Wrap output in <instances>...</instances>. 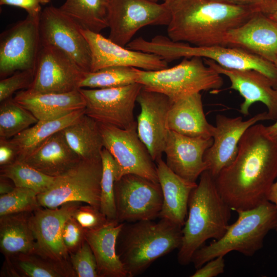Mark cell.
<instances>
[{"instance_id": "cell-1", "label": "cell", "mask_w": 277, "mask_h": 277, "mask_svg": "<svg viewBox=\"0 0 277 277\" xmlns=\"http://www.w3.org/2000/svg\"><path fill=\"white\" fill-rule=\"evenodd\" d=\"M277 178V139L266 126L255 124L242 135L234 161L214 179L231 210L250 209L268 200Z\"/></svg>"}, {"instance_id": "cell-2", "label": "cell", "mask_w": 277, "mask_h": 277, "mask_svg": "<svg viewBox=\"0 0 277 277\" xmlns=\"http://www.w3.org/2000/svg\"><path fill=\"white\" fill-rule=\"evenodd\" d=\"M169 5L168 37L195 46H225V37L256 11L222 0H174Z\"/></svg>"}, {"instance_id": "cell-3", "label": "cell", "mask_w": 277, "mask_h": 277, "mask_svg": "<svg viewBox=\"0 0 277 277\" xmlns=\"http://www.w3.org/2000/svg\"><path fill=\"white\" fill-rule=\"evenodd\" d=\"M188 201V214L182 227V240L177 261L182 265L191 262L194 252L208 240L220 239L226 231L232 210L217 190L208 170L200 175Z\"/></svg>"}, {"instance_id": "cell-4", "label": "cell", "mask_w": 277, "mask_h": 277, "mask_svg": "<svg viewBox=\"0 0 277 277\" xmlns=\"http://www.w3.org/2000/svg\"><path fill=\"white\" fill-rule=\"evenodd\" d=\"M182 227L164 218L123 223L116 250L128 277L142 274L156 260L179 249Z\"/></svg>"}, {"instance_id": "cell-5", "label": "cell", "mask_w": 277, "mask_h": 277, "mask_svg": "<svg viewBox=\"0 0 277 277\" xmlns=\"http://www.w3.org/2000/svg\"><path fill=\"white\" fill-rule=\"evenodd\" d=\"M236 212L237 220L228 226L220 239L202 246L194 252L191 263L196 269L209 260L231 251L253 255L263 247L268 232L277 227V208L269 201L252 209Z\"/></svg>"}, {"instance_id": "cell-6", "label": "cell", "mask_w": 277, "mask_h": 277, "mask_svg": "<svg viewBox=\"0 0 277 277\" xmlns=\"http://www.w3.org/2000/svg\"><path fill=\"white\" fill-rule=\"evenodd\" d=\"M140 47L142 51L156 54L167 62L197 56L212 60L226 68L255 70L269 78L277 88V69L274 63L242 49L222 45L191 46L163 35L155 36L150 41L142 40Z\"/></svg>"}, {"instance_id": "cell-7", "label": "cell", "mask_w": 277, "mask_h": 277, "mask_svg": "<svg viewBox=\"0 0 277 277\" xmlns=\"http://www.w3.org/2000/svg\"><path fill=\"white\" fill-rule=\"evenodd\" d=\"M137 73L136 83L164 94L172 102L201 91L218 90L223 84L221 74L197 56L184 57L178 65L159 70L137 68Z\"/></svg>"}, {"instance_id": "cell-8", "label": "cell", "mask_w": 277, "mask_h": 277, "mask_svg": "<svg viewBox=\"0 0 277 277\" xmlns=\"http://www.w3.org/2000/svg\"><path fill=\"white\" fill-rule=\"evenodd\" d=\"M102 159L80 160L37 195L41 206L55 208L69 202H84L100 208Z\"/></svg>"}, {"instance_id": "cell-9", "label": "cell", "mask_w": 277, "mask_h": 277, "mask_svg": "<svg viewBox=\"0 0 277 277\" xmlns=\"http://www.w3.org/2000/svg\"><path fill=\"white\" fill-rule=\"evenodd\" d=\"M143 86L137 83L110 88H81L85 114L100 124L128 129L137 127L134 109Z\"/></svg>"}, {"instance_id": "cell-10", "label": "cell", "mask_w": 277, "mask_h": 277, "mask_svg": "<svg viewBox=\"0 0 277 277\" xmlns=\"http://www.w3.org/2000/svg\"><path fill=\"white\" fill-rule=\"evenodd\" d=\"M99 124L104 147L114 159L117 180L132 174L159 183L156 165L147 148L140 138L137 127L128 129Z\"/></svg>"}, {"instance_id": "cell-11", "label": "cell", "mask_w": 277, "mask_h": 277, "mask_svg": "<svg viewBox=\"0 0 277 277\" xmlns=\"http://www.w3.org/2000/svg\"><path fill=\"white\" fill-rule=\"evenodd\" d=\"M171 18L169 5L148 0H110L108 38L126 47L135 34L148 25H168Z\"/></svg>"}, {"instance_id": "cell-12", "label": "cell", "mask_w": 277, "mask_h": 277, "mask_svg": "<svg viewBox=\"0 0 277 277\" xmlns=\"http://www.w3.org/2000/svg\"><path fill=\"white\" fill-rule=\"evenodd\" d=\"M114 200L116 221L132 223L159 217L163 197L159 183L129 174L115 181Z\"/></svg>"}, {"instance_id": "cell-13", "label": "cell", "mask_w": 277, "mask_h": 277, "mask_svg": "<svg viewBox=\"0 0 277 277\" xmlns=\"http://www.w3.org/2000/svg\"><path fill=\"white\" fill-rule=\"evenodd\" d=\"M39 18L27 15L1 34V78L18 71L35 70L41 47Z\"/></svg>"}, {"instance_id": "cell-14", "label": "cell", "mask_w": 277, "mask_h": 277, "mask_svg": "<svg viewBox=\"0 0 277 277\" xmlns=\"http://www.w3.org/2000/svg\"><path fill=\"white\" fill-rule=\"evenodd\" d=\"M82 28L59 8L50 5L42 10L39 18L41 45L61 50L88 72L91 71V51Z\"/></svg>"}, {"instance_id": "cell-15", "label": "cell", "mask_w": 277, "mask_h": 277, "mask_svg": "<svg viewBox=\"0 0 277 277\" xmlns=\"http://www.w3.org/2000/svg\"><path fill=\"white\" fill-rule=\"evenodd\" d=\"M86 72L61 50L41 45L34 79L26 90L32 93L77 90Z\"/></svg>"}, {"instance_id": "cell-16", "label": "cell", "mask_w": 277, "mask_h": 277, "mask_svg": "<svg viewBox=\"0 0 277 277\" xmlns=\"http://www.w3.org/2000/svg\"><path fill=\"white\" fill-rule=\"evenodd\" d=\"M270 120L267 112L243 120L242 116L230 117L217 114L212 134L213 143L207 149L204 160L207 170L215 179L236 156L240 141L245 132L258 122Z\"/></svg>"}, {"instance_id": "cell-17", "label": "cell", "mask_w": 277, "mask_h": 277, "mask_svg": "<svg viewBox=\"0 0 277 277\" xmlns=\"http://www.w3.org/2000/svg\"><path fill=\"white\" fill-rule=\"evenodd\" d=\"M137 102L141 112L137 116V132L153 160L162 159L168 131L167 120L172 102L164 94L142 88Z\"/></svg>"}, {"instance_id": "cell-18", "label": "cell", "mask_w": 277, "mask_h": 277, "mask_svg": "<svg viewBox=\"0 0 277 277\" xmlns=\"http://www.w3.org/2000/svg\"><path fill=\"white\" fill-rule=\"evenodd\" d=\"M81 31L90 47L91 71L110 66L131 67L148 71L168 68V62L156 54L128 49L100 33L83 28Z\"/></svg>"}, {"instance_id": "cell-19", "label": "cell", "mask_w": 277, "mask_h": 277, "mask_svg": "<svg viewBox=\"0 0 277 277\" xmlns=\"http://www.w3.org/2000/svg\"><path fill=\"white\" fill-rule=\"evenodd\" d=\"M82 204L69 202L55 208L41 207L32 213L30 223L35 239V252L57 261L69 260L62 240V229L65 221Z\"/></svg>"}, {"instance_id": "cell-20", "label": "cell", "mask_w": 277, "mask_h": 277, "mask_svg": "<svg viewBox=\"0 0 277 277\" xmlns=\"http://www.w3.org/2000/svg\"><path fill=\"white\" fill-rule=\"evenodd\" d=\"M203 59L207 66L226 76L231 82L229 88L237 91L243 96L244 100L240 110L242 114L248 115L251 106L261 102L267 107L269 119H277V88L269 78L255 70L226 68L212 60Z\"/></svg>"}, {"instance_id": "cell-21", "label": "cell", "mask_w": 277, "mask_h": 277, "mask_svg": "<svg viewBox=\"0 0 277 277\" xmlns=\"http://www.w3.org/2000/svg\"><path fill=\"white\" fill-rule=\"evenodd\" d=\"M212 143V137H192L168 130L164 151L165 163L180 176L196 182L207 170L204 156Z\"/></svg>"}, {"instance_id": "cell-22", "label": "cell", "mask_w": 277, "mask_h": 277, "mask_svg": "<svg viewBox=\"0 0 277 277\" xmlns=\"http://www.w3.org/2000/svg\"><path fill=\"white\" fill-rule=\"evenodd\" d=\"M225 46L242 49L274 63L277 58V23L261 12L230 30Z\"/></svg>"}, {"instance_id": "cell-23", "label": "cell", "mask_w": 277, "mask_h": 277, "mask_svg": "<svg viewBox=\"0 0 277 277\" xmlns=\"http://www.w3.org/2000/svg\"><path fill=\"white\" fill-rule=\"evenodd\" d=\"M156 163L163 197L159 217L167 219L183 227L187 216L189 199L197 184L175 173L162 159Z\"/></svg>"}, {"instance_id": "cell-24", "label": "cell", "mask_w": 277, "mask_h": 277, "mask_svg": "<svg viewBox=\"0 0 277 277\" xmlns=\"http://www.w3.org/2000/svg\"><path fill=\"white\" fill-rule=\"evenodd\" d=\"M123 225L116 220L109 221L99 228L85 229V240L95 258L99 277H128L116 250Z\"/></svg>"}, {"instance_id": "cell-25", "label": "cell", "mask_w": 277, "mask_h": 277, "mask_svg": "<svg viewBox=\"0 0 277 277\" xmlns=\"http://www.w3.org/2000/svg\"><path fill=\"white\" fill-rule=\"evenodd\" d=\"M13 98L38 121L58 118L86 107L85 98L80 90L45 93H32L25 90L18 92Z\"/></svg>"}, {"instance_id": "cell-26", "label": "cell", "mask_w": 277, "mask_h": 277, "mask_svg": "<svg viewBox=\"0 0 277 277\" xmlns=\"http://www.w3.org/2000/svg\"><path fill=\"white\" fill-rule=\"evenodd\" d=\"M167 126L169 130L192 137H212L214 129L206 120L200 92L172 102Z\"/></svg>"}, {"instance_id": "cell-27", "label": "cell", "mask_w": 277, "mask_h": 277, "mask_svg": "<svg viewBox=\"0 0 277 277\" xmlns=\"http://www.w3.org/2000/svg\"><path fill=\"white\" fill-rule=\"evenodd\" d=\"M80 160L68 144L61 130L47 138L21 161L47 175L55 177Z\"/></svg>"}, {"instance_id": "cell-28", "label": "cell", "mask_w": 277, "mask_h": 277, "mask_svg": "<svg viewBox=\"0 0 277 277\" xmlns=\"http://www.w3.org/2000/svg\"><path fill=\"white\" fill-rule=\"evenodd\" d=\"M1 276L75 277L70 260L57 261L35 251L5 256Z\"/></svg>"}, {"instance_id": "cell-29", "label": "cell", "mask_w": 277, "mask_h": 277, "mask_svg": "<svg viewBox=\"0 0 277 277\" xmlns=\"http://www.w3.org/2000/svg\"><path fill=\"white\" fill-rule=\"evenodd\" d=\"M32 212L0 216V249L5 257L35 251L36 242L30 223Z\"/></svg>"}, {"instance_id": "cell-30", "label": "cell", "mask_w": 277, "mask_h": 277, "mask_svg": "<svg viewBox=\"0 0 277 277\" xmlns=\"http://www.w3.org/2000/svg\"><path fill=\"white\" fill-rule=\"evenodd\" d=\"M62 132L81 160H100L104 148L99 124L85 113Z\"/></svg>"}, {"instance_id": "cell-31", "label": "cell", "mask_w": 277, "mask_h": 277, "mask_svg": "<svg viewBox=\"0 0 277 277\" xmlns=\"http://www.w3.org/2000/svg\"><path fill=\"white\" fill-rule=\"evenodd\" d=\"M85 113V109H82L58 118L38 121L10 138L17 151V160H24L47 138L73 123Z\"/></svg>"}, {"instance_id": "cell-32", "label": "cell", "mask_w": 277, "mask_h": 277, "mask_svg": "<svg viewBox=\"0 0 277 277\" xmlns=\"http://www.w3.org/2000/svg\"><path fill=\"white\" fill-rule=\"evenodd\" d=\"M110 0H66L59 8L83 28L100 33L108 28Z\"/></svg>"}, {"instance_id": "cell-33", "label": "cell", "mask_w": 277, "mask_h": 277, "mask_svg": "<svg viewBox=\"0 0 277 277\" xmlns=\"http://www.w3.org/2000/svg\"><path fill=\"white\" fill-rule=\"evenodd\" d=\"M0 176L10 179L15 187L32 189L38 194L46 191L55 180L54 177L47 175L19 160L1 166Z\"/></svg>"}, {"instance_id": "cell-34", "label": "cell", "mask_w": 277, "mask_h": 277, "mask_svg": "<svg viewBox=\"0 0 277 277\" xmlns=\"http://www.w3.org/2000/svg\"><path fill=\"white\" fill-rule=\"evenodd\" d=\"M1 103L0 138L10 139L38 121L14 98Z\"/></svg>"}, {"instance_id": "cell-35", "label": "cell", "mask_w": 277, "mask_h": 277, "mask_svg": "<svg viewBox=\"0 0 277 277\" xmlns=\"http://www.w3.org/2000/svg\"><path fill=\"white\" fill-rule=\"evenodd\" d=\"M137 69L131 67L110 66L86 72L80 84V89L110 88L136 83Z\"/></svg>"}, {"instance_id": "cell-36", "label": "cell", "mask_w": 277, "mask_h": 277, "mask_svg": "<svg viewBox=\"0 0 277 277\" xmlns=\"http://www.w3.org/2000/svg\"><path fill=\"white\" fill-rule=\"evenodd\" d=\"M101 158L102 174L100 209L109 221H114L116 220L114 184L117 180V167L113 156L104 147Z\"/></svg>"}, {"instance_id": "cell-37", "label": "cell", "mask_w": 277, "mask_h": 277, "mask_svg": "<svg viewBox=\"0 0 277 277\" xmlns=\"http://www.w3.org/2000/svg\"><path fill=\"white\" fill-rule=\"evenodd\" d=\"M38 194L24 187L15 188L10 192L0 196V216L21 212H34L42 207Z\"/></svg>"}, {"instance_id": "cell-38", "label": "cell", "mask_w": 277, "mask_h": 277, "mask_svg": "<svg viewBox=\"0 0 277 277\" xmlns=\"http://www.w3.org/2000/svg\"><path fill=\"white\" fill-rule=\"evenodd\" d=\"M69 255L75 277H99L95 258L86 240L75 252Z\"/></svg>"}, {"instance_id": "cell-39", "label": "cell", "mask_w": 277, "mask_h": 277, "mask_svg": "<svg viewBox=\"0 0 277 277\" xmlns=\"http://www.w3.org/2000/svg\"><path fill=\"white\" fill-rule=\"evenodd\" d=\"M33 69L18 71L0 81L1 102L12 97L16 91L27 89L32 84L35 74Z\"/></svg>"}, {"instance_id": "cell-40", "label": "cell", "mask_w": 277, "mask_h": 277, "mask_svg": "<svg viewBox=\"0 0 277 277\" xmlns=\"http://www.w3.org/2000/svg\"><path fill=\"white\" fill-rule=\"evenodd\" d=\"M72 216L84 229L87 230L99 228L109 221L100 208L89 204L81 205L75 210Z\"/></svg>"}, {"instance_id": "cell-41", "label": "cell", "mask_w": 277, "mask_h": 277, "mask_svg": "<svg viewBox=\"0 0 277 277\" xmlns=\"http://www.w3.org/2000/svg\"><path fill=\"white\" fill-rule=\"evenodd\" d=\"M62 237L69 253H73L85 240V229L71 215L64 224Z\"/></svg>"}, {"instance_id": "cell-42", "label": "cell", "mask_w": 277, "mask_h": 277, "mask_svg": "<svg viewBox=\"0 0 277 277\" xmlns=\"http://www.w3.org/2000/svg\"><path fill=\"white\" fill-rule=\"evenodd\" d=\"M225 267L223 256H219L206 262L197 269L191 277H215L224 272Z\"/></svg>"}, {"instance_id": "cell-43", "label": "cell", "mask_w": 277, "mask_h": 277, "mask_svg": "<svg viewBox=\"0 0 277 277\" xmlns=\"http://www.w3.org/2000/svg\"><path fill=\"white\" fill-rule=\"evenodd\" d=\"M51 0H0L1 5H8L24 9L27 15L39 16L42 11L41 5L49 3Z\"/></svg>"}, {"instance_id": "cell-44", "label": "cell", "mask_w": 277, "mask_h": 277, "mask_svg": "<svg viewBox=\"0 0 277 277\" xmlns=\"http://www.w3.org/2000/svg\"><path fill=\"white\" fill-rule=\"evenodd\" d=\"M17 151L10 139L0 138V166L10 164L17 160Z\"/></svg>"}, {"instance_id": "cell-45", "label": "cell", "mask_w": 277, "mask_h": 277, "mask_svg": "<svg viewBox=\"0 0 277 277\" xmlns=\"http://www.w3.org/2000/svg\"><path fill=\"white\" fill-rule=\"evenodd\" d=\"M243 5L253 8L257 12L265 14L270 12L277 5V0H222Z\"/></svg>"}, {"instance_id": "cell-46", "label": "cell", "mask_w": 277, "mask_h": 277, "mask_svg": "<svg viewBox=\"0 0 277 277\" xmlns=\"http://www.w3.org/2000/svg\"><path fill=\"white\" fill-rule=\"evenodd\" d=\"M15 188L12 181L9 178L0 176V194L4 195L12 191Z\"/></svg>"}, {"instance_id": "cell-47", "label": "cell", "mask_w": 277, "mask_h": 277, "mask_svg": "<svg viewBox=\"0 0 277 277\" xmlns=\"http://www.w3.org/2000/svg\"><path fill=\"white\" fill-rule=\"evenodd\" d=\"M268 200L273 203L277 208V181L273 183L270 189ZM275 230L277 231V227Z\"/></svg>"}, {"instance_id": "cell-48", "label": "cell", "mask_w": 277, "mask_h": 277, "mask_svg": "<svg viewBox=\"0 0 277 277\" xmlns=\"http://www.w3.org/2000/svg\"><path fill=\"white\" fill-rule=\"evenodd\" d=\"M266 128L268 132L275 138L277 139V119L276 122L268 126H266Z\"/></svg>"}, {"instance_id": "cell-49", "label": "cell", "mask_w": 277, "mask_h": 277, "mask_svg": "<svg viewBox=\"0 0 277 277\" xmlns=\"http://www.w3.org/2000/svg\"><path fill=\"white\" fill-rule=\"evenodd\" d=\"M266 15L277 23V5L270 12Z\"/></svg>"}, {"instance_id": "cell-50", "label": "cell", "mask_w": 277, "mask_h": 277, "mask_svg": "<svg viewBox=\"0 0 277 277\" xmlns=\"http://www.w3.org/2000/svg\"><path fill=\"white\" fill-rule=\"evenodd\" d=\"M163 1L164 3H166L167 4H169L174 0H163Z\"/></svg>"}, {"instance_id": "cell-51", "label": "cell", "mask_w": 277, "mask_h": 277, "mask_svg": "<svg viewBox=\"0 0 277 277\" xmlns=\"http://www.w3.org/2000/svg\"><path fill=\"white\" fill-rule=\"evenodd\" d=\"M273 63H274V65H275V67H276V69H277V58H276V60L274 61V62Z\"/></svg>"}, {"instance_id": "cell-52", "label": "cell", "mask_w": 277, "mask_h": 277, "mask_svg": "<svg viewBox=\"0 0 277 277\" xmlns=\"http://www.w3.org/2000/svg\"><path fill=\"white\" fill-rule=\"evenodd\" d=\"M148 1L152 2L157 3L159 0H148Z\"/></svg>"}, {"instance_id": "cell-53", "label": "cell", "mask_w": 277, "mask_h": 277, "mask_svg": "<svg viewBox=\"0 0 277 277\" xmlns=\"http://www.w3.org/2000/svg\"></svg>"}]
</instances>
